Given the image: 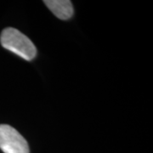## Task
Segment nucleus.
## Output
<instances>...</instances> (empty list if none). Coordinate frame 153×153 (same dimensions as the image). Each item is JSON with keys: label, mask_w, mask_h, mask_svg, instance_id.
Returning <instances> with one entry per match:
<instances>
[{"label": "nucleus", "mask_w": 153, "mask_h": 153, "mask_svg": "<svg viewBox=\"0 0 153 153\" xmlns=\"http://www.w3.org/2000/svg\"><path fill=\"white\" fill-rule=\"evenodd\" d=\"M0 43L4 49L24 60H32L37 55V49L33 42L16 28H5L1 33Z\"/></svg>", "instance_id": "f257e3e1"}, {"label": "nucleus", "mask_w": 153, "mask_h": 153, "mask_svg": "<svg viewBox=\"0 0 153 153\" xmlns=\"http://www.w3.org/2000/svg\"><path fill=\"white\" fill-rule=\"evenodd\" d=\"M0 149L4 153H29L26 139L7 124H0Z\"/></svg>", "instance_id": "f03ea898"}, {"label": "nucleus", "mask_w": 153, "mask_h": 153, "mask_svg": "<svg viewBox=\"0 0 153 153\" xmlns=\"http://www.w3.org/2000/svg\"><path fill=\"white\" fill-rule=\"evenodd\" d=\"M44 3L60 20H68L73 16V6L69 0H45Z\"/></svg>", "instance_id": "7ed1b4c3"}]
</instances>
